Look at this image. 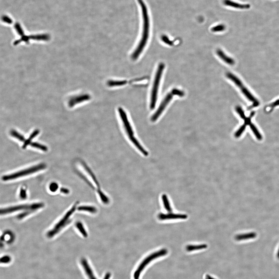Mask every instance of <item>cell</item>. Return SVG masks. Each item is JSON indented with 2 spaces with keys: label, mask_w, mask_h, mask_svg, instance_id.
I'll list each match as a JSON object with an SVG mask.
<instances>
[{
  "label": "cell",
  "mask_w": 279,
  "mask_h": 279,
  "mask_svg": "<svg viewBox=\"0 0 279 279\" xmlns=\"http://www.w3.org/2000/svg\"><path fill=\"white\" fill-rule=\"evenodd\" d=\"M117 113L119 125L126 138L140 154L144 157L148 156L149 152L137 136L132 120L128 112L123 108L119 107Z\"/></svg>",
  "instance_id": "6da1fadb"
},
{
  "label": "cell",
  "mask_w": 279,
  "mask_h": 279,
  "mask_svg": "<svg viewBox=\"0 0 279 279\" xmlns=\"http://www.w3.org/2000/svg\"><path fill=\"white\" fill-rule=\"evenodd\" d=\"M78 202L74 204L60 220L53 226V227L47 232V236L49 238H52L60 233L64 228L67 226L71 222V218L77 208Z\"/></svg>",
  "instance_id": "7a4b0ae2"
},
{
  "label": "cell",
  "mask_w": 279,
  "mask_h": 279,
  "mask_svg": "<svg viewBox=\"0 0 279 279\" xmlns=\"http://www.w3.org/2000/svg\"><path fill=\"white\" fill-rule=\"evenodd\" d=\"M46 168V165L44 163L32 166L29 168L12 173V174L6 175L3 176L2 180L4 182L9 181L18 178H21L33 173L38 172L40 171L44 170Z\"/></svg>",
  "instance_id": "3957f363"
},
{
  "label": "cell",
  "mask_w": 279,
  "mask_h": 279,
  "mask_svg": "<svg viewBox=\"0 0 279 279\" xmlns=\"http://www.w3.org/2000/svg\"><path fill=\"white\" fill-rule=\"evenodd\" d=\"M165 67V65L163 63H160L157 68L156 73L153 83L152 90L149 107L151 110L154 109L155 108L157 99V95L160 86V79Z\"/></svg>",
  "instance_id": "277c9868"
},
{
  "label": "cell",
  "mask_w": 279,
  "mask_h": 279,
  "mask_svg": "<svg viewBox=\"0 0 279 279\" xmlns=\"http://www.w3.org/2000/svg\"><path fill=\"white\" fill-rule=\"evenodd\" d=\"M44 206V204L41 202L16 205L1 209V215H6L22 211H31L34 212Z\"/></svg>",
  "instance_id": "5b68a950"
},
{
  "label": "cell",
  "mask_w": 279,
  "mask_h": 279,
  "mask_svg": "<svg viewBox=\"0 0 279 279\" xmlns=\"http://www.w3.org/2000/svg\"><path fill=\"white\" fill-rule=\"evenodd\" d=\"M227 77L232 81L238 88L240 89L241 92L244 95L247 97V99L253 103V107L258 106L259 105V102L254 97L247 88L244 86L243 83L237 77L235 76L233 74L230 73H227Z\"/></svg>",
  "instance_id": "8992f818"
},
{
  "label": "cell",
  "mask_w": 279,
  "mask_h": 279,
  "mask_svg": "<svg viewBox=\"0 0 279 279\" xmlns=\"http://www.w3.org/2000/svg\"><path fill=\"white\" fill-rule=\"evenodd\" d=\"M167 253H168V251L167 249H163L149 255L142 261L137 270H136L134 274V278L135 279H138L140 277L141 271L144 270L146 266L148 265L151 262L159 257L166 255Z\"/></svg>",
  "instance_id": "52a82bcc"
},
{
  "label": "cell",
  "mask_w": 279,
  "mask_h": 279,
  "mask_svg": "<svg viewBox=\"0 0 279 279\" xmlns=\"http://www.w3.org/2000/svg\"><path fill=\"white\" fill-rule=\"evenodd\" d=\"M173 94L172 93H170L166 95L165 97L163 99L162 102L160 103V106H159L158 109L156 111V112L151 116L150 120L152 122H155L156 121L160 118L162 114L163 113V111L164 110L166 106L168 105L169 102L172 99Z\"/></svg>",
  "instance_id": "ba28073f"
},
{
  "label": "cell",
  "mask_w": 279,
  "mask_h": 279,
  "mask_svg": "<svg viewBox=\"0 0 279 279\" xmlns=\"http://www.w3.org/2000/svg\"><path fill=\"white\" fill-rule=\"evenodd\" d=\"M91 99V96L89 94H85L79 95L72 98L69 101L68 105L70 108H72L75 105L82 103L85 101H88Z\"/></svg>",
  "instance_id": "9c48e42d"
},
{
  "label": "cell",
  "mask_w": 279,
  "mask_h": 279,
  "mask_svg": "<svg viewBox=\"0 0 279 279\" xmlns=\"http://www.w3.org/2000/svg\"><path fill=\"white\" fill-rule=\"evenodd\" d=\"M159 219L161 220L173 219H186L187 218V216L182 214L160 213L158 215Z\"/></svg>",
  "instance_id": "30bf717a"
},
{
  "label": "cell",
  "mask_w": 279,
  "mask_h": 279,
  "mask_svg": "<svg viewBox=\"0 0 279 279\" xmlns=\"http://www.w3.org/2000/svg\"><path fill=\"white\" fill-rule=\"evenodd\" d=\"M224 4L227 6L235 8L240 9H248L251 7L249 4H239L238 3L234 2L231 0H225L224 1Z\"/></svg>",
  "instance_id": "8fae6325"
},
{
  "label": "cell",
  "mask_w": 279,
  "mask_h": 279,
  "mask_svg": "<svg viewBox=\"0 0 279 279\" xmlns=\"http://www.w3.org/2000/svg\"><path fill=\"white\" fill-rule=\"evenodd\" d=\"M81 263L82 266L84 269L85 271L86 274L89 277V279H97L94 275L92 269L90 267L87 261L85 259H82L81 260Z\"/></svg>",
  "instance_id": "7c38bea8"
},
{
  "label": "cell",
  "mask_w": 279,
  "mask_h": 279,
  "mask_svg": "<svg viewBox=\"0 0 279 279\" xmlns=\"http://www.w3.org/2000/svg\"><path fill=\"white\" fill-rule=\"evenodd\" d=\"M216 53L218 56L225 63L231 65H232L235 64V62L233 59L226 55L222 50H217Z\"/></svg>",
  "instance_id": "4fadbf2b"
},
{
  "label": "cell",
  "mask_w": 279,
  "mask_h": 279,
  "mask_svg": "<svg viewBox=\"0 0 279 279\" xmlns=\"http://www.w3.org/2000/svg\"><path fill=\"white\" fill-rule=\"evenodd\" d=\"M257 234L255 232H251L249 233L239 234L236 236L235 238L237 240H244L250 239H252L256 237Z\"/></svg>",
  "instance_id": "5bb4252c"
},
{
  "label": "cell",
  "mask_w": 279,
  "mask_h": 279,
  "mask_svg": "<svg viewBox=\"0 0 279 279\" xmlns=\"http://www.w3.org/2000/svg\"><path fill=\"white\" fill-rule=\"evenodd\" d=\"M40 131L39 130H36L33 131L30 135L29 138L24 141V144L22 146V148L25 149L27 148V147L31 143L32 140L35 138L37 135H38Z\"/></svg>",
  "instance_id": "9a60e30c"
},
{
  "label": "cell",
  "mask_w": 279,
  "mask_h": 279,
  "mask_svg": "<svg viewBox=\"0 0 279 279\" xmlns=\"http://www.w3.org/2000/svg\"><path fill=\"white\" fill-rule=\"evenodd\" d=\"M207 248L206 244H201L199 245H188L186 247V249L188 251H191L196 250L205 249Z\"/></svg>",
  "instance_id": "2e32d148"
},
{
  "label": "cell",
  "mask_w": 279,
  "mask_h": 279,
  "mask_svg": "<svg viewBox=\"0 0 279 279\" xmlns=\"http://www.w3.org/2000/svg\"><path fill=\"white\" fill-rule=\"evenodd\" d=\"M77 209L79 211H83L93 213H95L97 211L95 207L91 206H80L78 207Z\"/></svg>",
  "instance_id": "e0dca14e"
},
{
  "label": "cell",
  "mask_w": 279,
  "mask_h": 279,
  "mask_svg": "<svg viewBox=\"0 0 279 279\" xmlns=\"http://www.w3.org/2000/svg\"><path fill=\"white\" fill-rule=\"evenodd\" d=\"M126 81L109 80L107 82V85L109 86H122L126 84Z\"/></svg>",
  "instance_id": "ac0fdd59"
},
{
  "label": "cell",
  "mask_w": 279,
  "mask_h": 279,
  "mask_svg": "<svg viewBox=\"0 0 279 279\" xmlns=\"http://www.w3.org/2000/svg\"><path fill=\"white\" fill-rule=\"evenodd\" d=\"M10 134L13 137L17 139L18 141H22V142H24L26 140L24 136L21 135V134H20L18 131L15 130H12L10 131Z\"/></svg>",
  "instance_id": "d6986e66"
},
{
  "label": "cell",
  "mask_w": 279,
  "mask_h": 279,
  "mask_svg": "<svg viewBox=\"0 0 279 279\" xmlns=\"http://www.w3.org/2000/svg\"><path fill=\"white\" fill-rule=\"evenodd\" d=\"M76 227L77 228V229L79 230V232L83 236V237L85 238L87 237H88L87 233L86 232L84 227L83 224L81 222H76Z\"/></svg>",
  "instance_id": "ffe728a7"
},
{
  "label": "cell",
  "mask_w": 279,
  "mask_h": 279,
  "mask_svg": "<svg viewBox=\"0 0 279 279\" xmlns=\"http://www.w3.org/2000/svg\"><path fill=\"white\" fill-rule=\"evenodd\" d=\"M162 198L163 204H164L165 208L167 211L169 212H172V209L171 207L170 206L168 198L165 194L163 195Z\"/></svg>",
  "instance_id": "44dd1931"
},
{
  "label": "cell",
  "mask_w": 279,
  "mask_h": 279,
  "mask_svg": "<svg viewBox=\"0 0 279 279\" xmlns=\"http://www.w3.org/2000/svg\"><path fill=\"white\" fill-rule=\"evenodd\" d=\"M31 147L39 149L42 151L46 152L48 151V148L46 145L39 144V143L34 142H31L30 144Z\"/></svg>",
  "instance_id": "7402d4cb"
},
{
  "label": "cell",
  "mask_w": 279,
  "mask_h": 279,
  "mask_svg": "<svg viewBox=\"0 0 279 279\" xmlns=\"http://www.w3.org/2000/svg\"><path fill=\"white\" fill-rule=\"evenodd\" d=\"M249 126L250 128L251 129V130H252L253 132L254 133V135H255V137H256L258 139L259 141H261V140H262V136L261 134H260L258 130L256 128L255 125H254L252 123H251V124H250Z\"/></svg>",
  "instance_id": "603a6c76"
},
{
  "label": "cell",
  "mask_w": 279,
  "mask_h": 279,
  "mask_svg": "<svg viewBox=\"0 0 279 279\" xmlns=\"http://www.w3.org/2000/svg\"><path fill=\"white\" fill-rule=\"evenodd\" d=\"M98 192L99 195L100 197L101 198V200H102L103 203L105 204H108L109 203V199H108V197H107L100 190H98Z\"/></svg>",
  "instance_id": "cb8c5ba5"
},
{
  "label": "cell",
  "mask_w": 279,
  "mask_h": 279,
  "mask_svg": "<svg viewBox=\"0 0 279 279\" xmlns=\"http://www.w3.org/2000/svg\"><path fill=\"white\" fill-rule=\"evenodd\" d=\"M246 127V125L244 124V125L241 126L240 127L239 129H238V130L236 131V132L235 133V137H236V138H238V137L240 136L241 134H242V133L245 131Z\"/></svg>",
  "instance_id": "d4e9b609"
},
{
  "label": "cell",
  "mask_w": 279,
  "mask_h": 279,
  "mask_svg": "<svg viewBox=\"0 0 279 279\" xmlns=\"http://www.w3.org/2000/svg\"><path fill=\"white\" fill-rule=\"evenodd\" d=\"M58 188V185L55 182L51 183L49 186V189L51 192H55L57 191Z\"/></svg>",
  "instance_id": "484cf974"
},
{
  "label": "cell",
  "mask_w": 279,
  "mask_h": 279,
  "mask_svg": "<svg viewBox=\"0 0 279 279\" xmlns=\"http://www.w3.org/2000/svg\"><path fill=\"white\" fill-rule=\"evenodd\" d=\"M225 26L222 24H220L218 26H215L212 28V31L214 32H219L225 30Z\"/></svg>",
  "instance_id": "4316f807"
},
{
  "label": "cell",
  "mask_w": 279,
  "mask_h": 279,
  "mask_svg": "<svg viewBox=\"0 0 279 279\" xmlns=\"http://www.w3.org/2000/svg\"><path fill=\"white\" fill-rule=\"evenodd\" d=\"M19 196L21 199H25L27 198V192L25 189L22 187L20 189Z\"/></svg>",
  "instance_id": "83f0119b"
},
{
  "label": "cell",
  "mask_w": 279,
  "mask_h": 279,
  "mask_svg": "<svg viewBox=\"0 0 279 279\" xmlns=\"http://www.w3.org/2000/svg\"><path fill=\"white\" fill-rule=\"evenodd\" d=\"M171 92L173 95H178V96L181 97L184 96L185 95L184 92L183 91L177 89H173Z\"/></svg>",
  "instance_id": "f1b7e54d"
},
{
  "label": "cell",
  "mask_w": 279,
  "mask_h": 279,
  "mask_svg": "<svg viewBox=\"0 0 279 279\" xmlns=\"http://www.w3.org/2000/svg\"><path fill=\"white\" fill-rule=\"evenodd\" d=\"M11 261V258L9 256L5 255L1 257V263H8Z\"/></svg>",
  "instance_id": "f546056e"
},
{
  "label": "cell",
  "mask_w": 279,
  "mask_h": 279,
  "mask_svg": "<svg viewBox=\"0 0 279 279\" xmlns=\"http://www.w3.org/2000/svg\"><path fill=\"white\" fill-rule=\"evenodd\" d=\"M278 105H279V99L275 101V102H274L273 103L271 104V105H269L268 106L266 107V108H270V110L269 111V112H271V111L273 110V108H274V107H275Z\"/></svg>",
  "instance_id": "4dcf8cb0"
},
{
  "label": "cell",
  "mask_w": 279,
  "mask_h": 279,
  "mask_svg": "<svg viewBox=\"0 0 279 279\" xmlns=\"http://www.w3.org/2000/svg\"><path fill=\"white\" fill-rule=\"evenodd\" d=\"M162 40L166 44L170 45H172L173 44V42L171 41L167 36L164 35L162 36Z\"/></svg>",
  "instance_id": "1f68e13d"
},
{
  "label": "cell",
  "mask_w": 279,
  "mask_h": 279,
  "mask_svg": "<svg viewBox=\"0 0 279 279\" xmlns=\"http://www.w3.org/2000/svg\"><path fill=\"white\" fill-rule=\"evenodd\" d=\"M15 28L18 31V34L21 36L24 35V32H23L22 29L19 24H17L15 25Z\"/></svg>",
  "instance_id": "d6a6232c"
},
{
  "label": "cell",
  "mask_w": 279,
  "mask_h": 279,
  "mask_svg": "<svg viewBox=\"0 0 279 279\" xmlns=\"http://www.w3.org/2000/svg\"><path fill=\"white\" fill-rule=\"evenodd\" d=\"M3 20L6 23L9 24H11L12 23V20L7 16H4L3 18Z\"/></svg>",
  "instance_id": "836d02e7"
},
{
  "label": "cell",
  "mask_w": 279,
  "mask_h": 279,
  "mask_svg": "<svg viewBox=\"0 0 279 279\" xmlns=\"http://www.w3.org/2000/svg\"><path fill=\"white\" fill-rule=\"evenodd\" d=\"M60 192L61 193L65 194H68L69 193V189L65 188H61L60 189Z\"/></svg>",
  "instance_id": "e575fe53"
},
{
  "label": "cell",
  "mask_w": 279,
  "mask_h": 279,
  "mask_svg": "<svg viewBox=\"0 0 279 279\" xmlns=\"http://www.w3.org/2000/svg\"><path fill=\"white\" fill-rule=\"evenodd\" d=\"M111 277V274L110 273H107L105 277V278L104 279H109L110 277Z\"/></svg>",
  "instance_id": "d590c367"
},
{
  "label": "cell",
  "mask_w": 279,
  "mask_h": 279,
  "mask_svg": "<svg viewBox=\"0 0 279 279\" xmlns=\"http://www.w3.org/2000/svg\"><path fill=\"white\" fill-rule=\"evenodd\" d=\"M206 279H216L214 277H211L210 275H207L206 277Z\"/></svg>",
  "instance_id": "8d00e7d4"
},
{
  "label": "cell",
  "mask_w": 279,
  "mask_h": 279,
  "mask_svg": "<svg viewBox=\"0 0 279 279\" xmlns=\"http://www.w3.org/2000/svg\"><path fill=\"white\" fill-rule=\"evenodd\" d=\"M277 258H278L279 259V248L278 251H277Z\"/></svg>",
  "instance_id": "74e56055"
}]
</instances>
